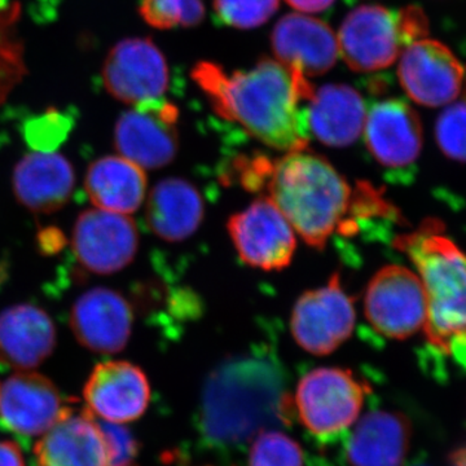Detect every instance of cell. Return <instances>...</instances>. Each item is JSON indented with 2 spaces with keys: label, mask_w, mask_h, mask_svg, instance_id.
Listing matches in <instances>:
<instances>
[{
  "label": "cell",
  "mask_w": 466,
  "mask_h": 466,
  "mask_svg": "<svg viewBox=\"0 0 466 466\" xmlns=\"http://www.w3.org/2000/svg\"><path fill=\"white\" fill-rule=\"evenodd\" d=\"M429 33L425 12L416 5L400 11L361 5L343 20L337 41L343 61L359 73L390 66L401 52Z\"/></svg>",
  "instance_id": "cell-5"
},
{
  "label": "cell",
  "mask_w": 466,
  "mask_h": 466,
  "mask_svg": "<svg viewBox=\"0 0 466 466\" xmlns=\"http://www.w3.org/2000/svg\"><path fill=\"white\" fill-rule=\"evenodd\" d=\"M357 312L339 275L324 287L305 291L294 305L290 330L300 348L312 355L332 354L354 332Z\"/></svg>",
  "instance_id": "cell-8"
},
{
  "label": "cell",
  "mask_w": 466,
  "mask_h": 466,
  "mask_svg": "<svg viewBox=\"0 0 466 466\" xmlns=\"http://www.w3.org/2000/svg\"><path fill=\"white\" fill-rule=\"evenodd\" d=\"M398 76L410 99L435 108L459 96L465 69L447 46L424 38L401 52Z\"/></svg>",
  "instance_id": "cell-12"
},
{
  "label": "cell",
  "mask_w": 466,
  "mask_h": 466,
  "mask_svg": "<svg viewBox=\"0 0 466 466\" xmlns=\"http://www.w3.org/2000/svg\"><path fill=\"white\" fill-rule=\"evenodd\" d=\"M272 50L279 63L305 76L325 75L339 57V41L328 24L305 15H287L276 24Z\"/></svg>",
  "instance_id": "cell-19"
},
{
  "label": "cell",
  "mask_w": 466,
  "mask_h": 466,
  "mask_svg": "<svg viewBox=\"0 0 466 466\" xmlns=\"http://www.w3.org/2000/svg\"><path fill=\"white\" fill-rule=\"evenodd\" d=\"M227 227L238 257L248 266L280 271L290 265L297 248L293 227L266 196L233 214Z\"/></svg>",
  "instance_id": "cell-10"
},
{
  "label": "cell",
  "mask_w": 466,
  "mask_h": 466,
  "mask_svg": "<svg viewBox=\"0 0 466 466\" xmlns=\"http://www.w3.org/2000/svg\"><path fill=\"white\" fill-rule=\"evenodd\" d=\"M294 415L287 373L269 352L254 351L222 361L202 389L198 428L214 449H236Z\"/></svg>",
  "instance_id": "cell-2"
},
{
  "label": "cell",
  "mask_w": 466,
  "mask_h": 466,
  "mask_svg": "<svg viewBox=\"0 0 466 466\" xmlns=\"http://www.w3.org/2000/svg\"><path fill=\"white\" fill-rule=\"evenodd\" d=\"M412 428L406 416L390 410L367 413L346 446L350 466H404Z\"/></svg>",
  "instance_id": "cell-22"
},
{
  "label": "cell",
  "mask_w": 466,
  "mask_h": 466,
  "mask_svg": "<svg viewBox=\"0 0 466 466\" xmlns=\"http://www.w3.org/2000/svg\"><path fill=\"white\" fill-rule=\"evenodd\" d=\"M97 421L108 444L110 466L133 465L137 456V441L130 431L121 424H113L101 419H97Z\"/></svg>",
  "instance_id": "cell-31"
},
{
  "label": "cell",
  "mask_w": 466,
  "mask_h": 466,
  "mask_svg": "<svg viewBox=\"0 0 466 466\" xmlns=\"http://www.w3.org/2000/svg\"><path fill=\"white\" fill-rule=\"evenodd\" d=\"M249 466H305V456L299 444L287 434L266 431L253 440Z\"/></svg>",
  "instance_id": "cell-27"
},
{
  "label": "cell",
  "mask_w": 466,
  "mask_h": 466,
  "mask_svg": "<svg viewBox=\"0 0 466 466\" xmlns=\"http://www.w3.org/2000/svg\"><path fill=\"white\" fill-rule=\"evenodd\" d=\"M464 82H465V97H464V99H466V70H465V78H464Z\"/></svg>",
  "instance_id": "cell-35"
},
{
  "label": "cell",
  "mask_w": 466,
  "mask_h": 466,
  "mask_svg": "<svg viewBox=\"0 0 466 466\" xmlns=\"http://www.w3.org/2000/svg\"><path fill=\"white\" fill-rule=\"evenodd\" d=\"M36 466H110L108 444L88 408L66 412L35 446Z\"/></svg>",
  "instance_id": "cell-18"
},
{
  "label": "cell",
  "mask_w": 466,
  "mask_h": 466,
  "mask_svg": "<svg viewBox=\"0 0 466 466\" xmlns=\"http://www.w3.org/2000/svg\"><path fill=\"white\" fill-rule=\"evenodd\" d=\"M192 76L218 115L238 122L259 142L284 152L308 146L311 134L303 104L314 88L296 69L265 58L232 75L216 64L200 63Z\"/></svg>",
  "instance_id": "cell-1"
},
{
  "label": "cell",
  "mask_w": 466,
  "mask_h": 466,
  "mask_svg": "<svg viewBox=\"0 0 466 466\" xmlns=\"http://www.w3.org/2000/svg\"><path fill=\"white\" fill-rule=\"evenodd\" d=\"M133 323L130 303L108 288L86 291L70 312V327L76 341L95 354L112 355L124 350Z\"/></svg>",
  "instance_id": "cell-16"
},
{
  "label": "cell",
  "mask_w": 466,
  "mask_h": 466,
  "mask_svg": "<svg viewBox=\"0 0 466 466\" xmlns=\"http://www.w3.org/2000/svg\"><path fill=\"white\" fill-rule=\"evenodd\" d=\"M9 5V0H0V11H5L7 9Z\"/></svg>",
  "instance_id": "cell-34"
},
{
  "label": "cell",
  "mask_w": 466,
  "mask_h": 466,
  "mask_svg": "<svg viewBox=\"0 0 466 466\" xmlns=\"http://www.w3.org/2000/svg\"><path fill=\"white\" fill-rule=\"evenodd\" d=\"M363 131L370 155L389 170L413 167L421 155V121L404 100L386 99L370 106Z\"/></svg>",
  "instance_id": "cell-15"
},
{
  "label": "cell",
  "mask_w": 466,
  "mask_h": 466,
  "mask_svg": "<svg viewBox=\"0 0 466 466\" xmlns=\"http://www.w3.org/2000/svg\"><path fill=\"white\" fill-rule=\"evenodd\" d=\"M143 20L159 30L198 25L205 17L202 0H140Z\"/></svg>",
  "instance_id": "cell-26"
},
{
  "label": "cell",
  "mask_w": 466,
  "mask_h": 466,
  "mask_svg": "<svg viewBox=\"0 0 466 466\" xmlns=\"http://www.w3.org/2000/svg\"><path fill=\"white\" fill-rule=\"evenodd\" d=\"M366 395V383L351 370L318 368L300 379L294 413L319 441H334L357 422Z\"/></svg>",
  "instance_id": "cell-6"
},
{
  "label": "cell",
  "mask_w": 466,
  "mask_h": 466,
  "mask_svg": "<svg viewBox=\"0 0 466 466\" xmlns=\"http://www.w3.org/2000/svg\"><path fill=\"white\" fill-rule=\"evenodd\" d=\"M104 87L125 104L162 97L168 86L167 58L148 38L116 43L103 67Z\"/></svg>",
  "instance_id": "cell-13"
},
{
  "label": "cell",
  "mask_w": 466,
  "mask_h": 466,
  "mask_svg": "<svg viewBox=\"0 0 466 466\" xmlns=\"http://www.w3.org/2000/svg\"><path fill=\"white\" fill-rule=\"evenodd\" d=\"M72 248L76 260L87 271L115 274L133 262L139 248V232L126 214L90 208L76 219Z\"/></svg>",
  "instance_id": "cell-11"
},
{
  "label": "cell",
  "mask_w": 466,
  "mask_h": 466,
  "mask_svg": "<svg viewBox=\"0 0 466 466\" xmlns=\"http://www.w3.org/2000/svg\"><path fill=\"white\" fill-rule=\"evenodd\" d=\"M364 311L376 332L400 341L410 339L426 320L421 279L403 266L382 267L368 284Z\"/></svg>",
  "instance_id": "cell-7"
},
{
  "label": "cell",
  "mask_w": 466,
  "mask_h": 466,
  "mask_svg": "<svg viewBox=\"0 0 466 466\" xmlns=\"http://www.w3.org/2000/svg\"><path fill=\"white\" fill-rule=\"evenodd\" d=\"M435 140L444 156L466 162V99L452 104L438 116Z\"/></svg>",
  "instance_id": "cell-30"
},
{
  "label": "cell",
  "mask_w": 466,
  "mask_h": 466,
  "mask_svg": "<svg viewBox=\"0 0 466 466\" xmlns=\"http://www.w3.org/2000/svg\"><path fill=\"white\" fill-rule=\"evenodd\" d=\"M0 466H25L23 452L14 441H0Z\"/></svg>",
  "instance_id": "cell-32"
},
{
  "label": "cell",
  "mask_w": 466,
  "mask_h": 466,
  "mask_svg": "<svg viewBox=\"0 0 466 466\" xmlns=\"http://www.w3.org/2000/svg\"><path fill=\"white\" fill-rule=\"evenodd\" d=\"M85 188L95 208L128 216L142 207L147 177L144 168L130 159L108 156L88 167Z\"/></svg>",
  "instance_id": "cell-25"
},
{
  "label": "cell",
  "mask_w": 466,
  "mask_h": 466,
  "mask_svg": "<svg viewBox=\"0 0 466 466\" xmlns=\"http://www.w3.org/2000/svg\"><path fill=\"white\" fill-rule=\"evenodd\" d=\"M84 397L95 416L113 424H126L146 412L149 382L143 370L128 361H106L92 370Z\"/></svg>",
  "instance_id": "cell-17"
},
{
  "label": "cell",
  "mask_w": 466,
  "mask_h": 466,
  "mask_svg": "<svg viewBox=\"0 0 466 466\" xmlns=\"http://www.w3.org/2000/svg\"><path fill=\"white\" fill-rule=\"evenodd\" d=\"M363 97L348 85H325L309 101V134L324 146L343 148L357 142L364 130Z\"/></svg>",
  "instance_id": "cell-23"
},
{
  "label": "cell",
  "mask_w": 466,
  "mask_h": 466,
  "mask_svg": "<svg viewBox=\"0 0 466 466\" xmlns=\"http://www.w3.org/2000/svg\"><path fill=\"white\" fill-rule=\"evenodd\" d=\"M287 3L297 11L315 14L329 8L334 0H287Z\"/></svg>",
  "instance_id": "cell-33"
},
{
  "label": "cell",
  "mask_w": 466,
  "mask_h": 466,
  "mask_svg": "<svg viewBox=\"0 0 466 466\" xmlns=\"http://www.w3.org/2000/svg\"><path fill=\"white\" fill-rule=\"evenodd\" d=\"M204 214L200 192L180 177L161 180L147 202V225L165 241L177 242L191 238L200 227Z\"/></svg>",
  "instance_id": "cell-24"
},
{
  "label": "cell",
  "mask_w": 466,
  "mask_h": 466,
  "mask_svg": "<svg viewBox=\"0 0 466 466\" xmlns=\"http://www.w3.org/2000/svg\"><path fill=\"white\" fill-rule=\"evenodd\" d=\"M177 119V106L164 97L135 104L116 121V149L144 170L167 167L179 146Z\"/></svg>",
  "instance_id": "cell-9"
},
{
  "label": "cell",
  "mask_w": 466,
  "mask_h": 466,
  "mask_svg": "<svg viewBox=\"0 0 466 466\" xmlns=\"http://www.w3.org/2000/svg\"><path fill=\"white\" fill-rule=\"evenodd\" d=\"M56 345V328L47 312L33 305L0 312V363L25 372L43 363Z\"/></svg>",
  "instance_id": "cell-20"
},
{
  "label": "cell",
  "mask_w": 466,
  "mask_h": 466,
  "mask_svg": "<svg viewBox=\"0 0 466 466\" xmlns=\"http://www.w3.org/2000/svg\"><path fill=\"white\" fill-rule=\"evenodd\" d=\"M279 8V0H214V11L226 25L254 29L267 23Z\"/></svg>",
  "instance_id": "cell-28"
},
{
  "label": "cell",
  "mask_w": 466,
  "mask_h": 466,
  "mask_svg": "<svg viewBox=\"0 0 466 466\" xmlns=\"http://www.w3.org/2000/svg\"><path fill=\"white\" fill-rule=\"evenodd\" d=\"M14 193L24 208L50 214L66 207L76 186L72 164L54 152H34L16 165Z\"/></svg>",
  "instance_id": "cell-21"
},
{
  "label": "cell",
  "mask_w": 466,
  "mask_h": 466,
  "mask_svg": "<svg viewBox=\"0 0 466 466\" xmlns=\"http://www.w3.org/2000/svg\"><path fill=\"white\" fill-rule=\"evenodd\" d=\"M66 407L51 380L29 370L8 377L0 388V424L21 437L45 435Z\"/></svg>",
  "instance_id": "cell-14"
},
{
  "label": "cell",
  "mask_w": 466,
  "mask_h": 466,
  "mask_svg": "<svg viewBox=\"0 0 466 466\" xmlns=\"http://www.w3.org/2000/svg\"><path fill=\"white\" fill-rule=\"evenodd\" d=\"M73 116L50 109L33 116L24 127L26 142L35 152H52L72 130Z\"/></svg>",
  "instance_id": "cell-29"
},
{
  "label": "cell",
  "mask_w": 466,
  "mask_h": 466,
  "mask_svg": "<svg viewBox=\"0 0 466 466\" xmlns=\"http://www.w3.org/2000/svg\"><path fill=\"white\" fill-rule=\"evenodd\" d=\"M249 191H265L306 244L323 250L334 233L352 235L355 189L329 161L305 149L236 164Z\"/></svg>",
  "instance_id": "cell-3"
},
{
  "label": "cell",
  "mask_w": 466,
  "mask_h": 466,
  "mask_svg": "<svg viewBox=\"0 0 466 466\" xmlns=\"http://www.w3.org/2000/svg\"><path fill=\"white\" fill-rule=\"evenodd\" d=\"M421 279L426 296V342L435 354L466 370V253L438 219L394 238Z\"/></svg>",
  "instance_id": "cell-4"
}]
</instances>
